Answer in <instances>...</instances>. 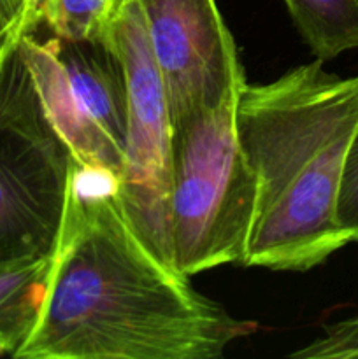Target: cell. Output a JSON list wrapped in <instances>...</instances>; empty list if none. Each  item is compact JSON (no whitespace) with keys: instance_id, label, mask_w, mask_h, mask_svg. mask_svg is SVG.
<instances>
[{"instance_id":"6da1fadb","label":"cell","mask_w":358,"mask_h":359,"mask_svg":"<svg viewBox=\"0 0 358 359\" xmlns=\"http://www.w3.org/2000/svg\"><path fill=\"white\" fill-rule=\"evenodd\" d=\"M161 262L126 221L114 184L77 170L44 300L20 359H213L251 335Z\"/></svg>"},{"instance_id":"7a4b0ae2","label":"cell","mask_w":358,"mask_h":359,"mask_svg":"<svg viewBox=\"0 0 358 359\" xmlns=\"http://www.w3.org/2000/svg\"><path fill=\"white\" fill-rule=\"evenodd\" d=\"M235 123L258 184L242 265L307 272L346 248L336 205L358 128V76H336L314 60L270 83L246 81Z\"/></svg>"},{"instance_id":"3957f363","label":"cell","mask_w":358,"mask_h":359,"mask_svg":"<svg viewBox=\"0 0 358 359\" xmlns=\"http://www.w3.org/2000/svg\"><path fill=\"white\" fill-rule=\"evenodd\" d=\"M239 93L172 121V251L186 277L244 262L258 184L239 142Z\"/></svg>"},{"instance_id":"277c9868","label":"cell","mask_w":358,"mask_h":359,"mask_svg":"<svg viewBox=\"0 0 358 359\" xmlns=\"http://www.w3.org/2000/svg\"><path fill=\"white\" fill-rule=\"evenodd\" d=\"M23 34L0 56V265L51 255L79 170L21 56Z\"/></svg>"},{"instance_id":"5b68a950","label":"cell","mask_w":358,"mask_h":359,"mask_svg":"<svg viewBox=\"0 0 358 359\" xmlns=\"http://www.w3.org/2000/svg\"><path fill=\"white\" fill-rule=\"evenodd\" d=\"M28 30L20 53L46 114L84 174L118 184L128 126V90L121 60L107 41L37 39Z\"/></svg>"},{"instance_id":"8992f818","label":"cell","mask_w":358,"mask_h":359,"mask_svg":"<svg viewBox=\"0 0 358 359\" xmlns=\"http://www.w3.org/2000/svg\"><path fill=\"white\" fill-rule=\"evenodd\" d=\"M105 41L121 60L128 90L125 160L114 189L116 200L140 241L175 269L171 228V109L139 0H123Z\"/></svg>"},{"instance_id":"52a82bcc","label":"cell","mask_w":358,"mask_h":359,"mask_svg":"<svg viewBox=\"0 0 358 359\" xmlns=\"http://www.w3.org/2000/svg\"><path fill=\"white\" fill-rule=\"evenodd\" d=\"M171 121L214 107L246 84L234 35L214 0H139Z\"/></svg>"},{"instance_id":"ba28073f","label":"cell","mask_w":358,"mask_h":359,"mask_svg":"<svg viewBox=\"0 0 358 359\" xmlns=\"http://www.w3.org/2000/svg\"><path fill=\"white\" fill-rule=\"evenodd\" d=\"M51 255L0 265V354L16 356L39 318Z\"/></svg>"},{"instance_id":"9c48e42d","label":"cell","mask_w":358,"mask_h":359,"mask_svg":"<svg viewBox=\"0 0 358 359\" xmlns=\"http://www.w3.org/2000/svg\"><path fill=\"white\" fill-rule=\"evenodd\" d=\"M319 62L358 49V0H283Z\"/></svg>"},{"instance_id":"30bf717a","label":"cell","mask_w":358,"mask_h":359,"mask_svg":"<svg viewBox=\"0 0 358 359\" xmlns=\"http://www.w3.org/2000/svg\"><path fill=\"white\" fill-rule=\"evenodd\" d=\"M123 0H41L39 20L53 35L104 41Z\"/></svg>"},{"instance_id":"8fae6325","label":"cell","mask_w":358,"mask_h":359,"mask_svg":"<svg viewBox=\"0 0 358 359\" xmlns=\"http://www.w3.org/2000/svg\"><path fill=\"white\" fill-rule=\"evenodd\" d=\"M302 359H350L358 358V314L325 326L323 335L309 346L291 353Z\"/></svg>"},{"instance_id":"7c38bea8","label":"cell","mask_w":358,"mask_h":359,"mask_svg":"<svg viewBox=\"0 0 358 359\" xmlns=\"http://www.w3.org/2000/svg\"><path fill=\"white\" fill-rule=\"evenodd\" d=\"M336 217L340 230L358 244V128L347 147L337 193Z\"/></svg>"},{"instance_id":"4fadbf2b","label":"cell","mask_w":358,"mask_h":359,"mask_svg":"<svg viewBox=\"0 0 358 359\" xmlns=\"http://www.w3.org/2000/svg\"><path fill=\"white\" fill-rule=\"evenodd\" d=\"M39 9L28 0H0V46L23 30L37 28Z\"/></svg>"},{"instance_id":"5bb4252c","label":"cell","mask_w":358,"mask_h":359,"mask_svg":"<svg viewBox=\"0 0 358 359\" xmlns=\"http://www.w3.org/2000/svg\"><path fill=\"white\" fill-rule=\"evenodd\" d=\"M23 32H27V30H23ZM23 32H20V34H23ZM20 34H16V35H14V37H18V35H20ZM14 37H11V39H9V41H7V42H6V44H4V46H2V48H0V56H2L4 49H6V48H7V44H9V42H11V41H13V39H14Z\"/></svg>"},{"instance_id":"9a60e30c","label":"cell","mask_w":358,"mask_h":359,"mask_svg":"<svg viewBox=\"0 0 358 359\" xmlns=\"http://www.w3.org/2000/svg\"><path fill=\"white\" fill-rule=\"evenodd\" d=\"M0 48H2V46H0Z\"/></svg>"}]
</instances>
